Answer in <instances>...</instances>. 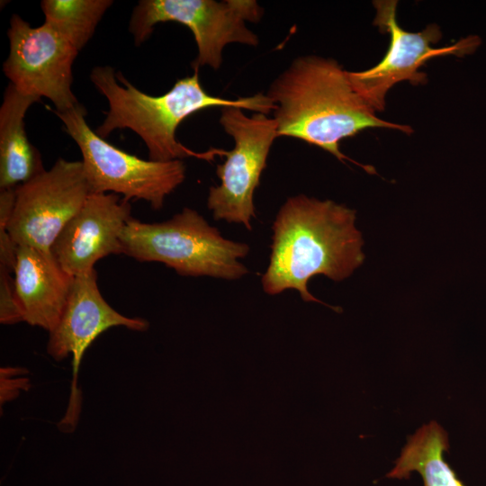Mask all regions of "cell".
I'll return each instance as SVG.
<instances>
[{"label": "cell", "instance_id": "cell-1", "mask_svg": "<svg viewBox=\"0 0 486 486\" xmlns=\"http://www.w3.org/2000/svg\"><path fill=\"white\" fill-rule=\"evenodd\" d=\"M355 221L356 212L343 204L304 194L289 197L272 225L271 254L261 279L264 292L275 295L294 289L304 302L340 312L314 297L308 283L318 274L341 281L362 265L363 239Z\"/></svg>", "mask_w": 486, "mask_h": 486}, {"label": "cell", "instance_id": "cell-2", "mask_svg": "<svg viewBox=\"0 0 486 486\" xmlns=\"http://www.w3.org/2000/svg\"><path fill=\"white\" fill-rule=\"evenodd\" d=\"M266 95L274 103L278 136L300 139L344 162L356 163L339 150V142L369 128H387L410 134L408 125L383 121L356 91L337 60L301 56L270 84Z\"/></svg>", "mask_w": 486, "mask_h": 486}, {"label": "cell", "instance_id": "cell-3", "mask_svg": "<svg viewBox=\"0 0 486 486\" xmlns=\"http://www.w3.org/2000/svg\"><path fill=\"white\" fill-rule=\"evenodd\" d=\"M90 80L109 104L105 119L95 132L105 139L117 129H130L143 140L148 159L153 161L184 158L211 161L216 156H226L227 151L221 148L196 152L177 140L176 131L179 124L201 110L238 107L268 114L276 109L274 103L262 93L235 100L209 94L202 86L199 69L178 79L169 91L157 96L139 90L121 71L110 66L94 67Z\"/></svg>", "mask_w": 486, "mask_h": 486}, {"label": "cell", "instance_id": "cell-4", "mask_svg": "<svg viewBox=\"0 0 486 486\" xmlns=\"http://www.w3.org/2000/svg\"><path fill=\"white\" fill-rule=\"evenodd\" d=\"M122 254L140 262H159L184 276L239 279L248 274L240 262L246 243L225 238L195 210L184 208L155 223L130 218L122 236Z\"/></svg>", "mask_w": 486, "mask_h": 486}, {"label": "cell", "instance_id": "cell-5", "mask_svg": "<svg viewBox=\"0 0 486 486\" xmlns=\"http://www.w3.org/2000/svg\"><path fill=\"white\" fill-rule=\"evenodd\" d=\"M66 132L77 144L91 193L122 194L126 201L144 200L155 210L185 179L182 159L145 160L109 143L94 131L86 120L81 104L66 112H56Z\"/></svg>", "mask_w": 486, "mask_h": 486}, {"label": "cell", "instance_id": "cell-6", "mask_svg": "<svg viewBox=\"0 0 486 486\" xmlns=\"http://www.w3.org/2000/svg\"><path fill=\"white\" fill-rule=\"evenodd\" d=\"M263 14L255 0H140L133 8L129 30L135 44L140 45L158 22L185 25L193 32L198 50L191 64L194 70L203 66L217 70L222 64L226 45H258V36L246 22H257Z\"/></svg>", "mask_w": 486, "mask_h": 486}, {"label": "cell", "instance_id": "cell-7", "mask_svg": "<svg viewBox=\"0 0 486 486\" xmlns=\"http://www.w3.org/2000/svg\"><path fill=\"white\" fill-rule=\"evenodd\" d=\"M220 123L231 136L234 147L217 166L219 185L209 190L207 207L216 220L239 223L251 230L256 217L254 192L274 140L279 137L277 123L266 114L248 116L238 107H222Z\"/></svg>", "mask_w": 486, "mask_h": 486}, {"label": "cell", "instance_id": "cell-8", "mask_svg": "<svg viewBox=\"0 0 486 486\" xmlns=\"http://www.w3.org/2000/svg\"><path fill=\"white\" fill-rule=\"evenodd\" d=\"M90 194L82 161L60 158L50 169L15 188L7 232L17 246L50 251Z\"/></svg>", "mask_w": 486, "mask_h": 486}, {"label": "cell", "instance_id": "cell-9", "mask_svg": "<svg viewBox=\"0 0 486 486\" xmlns=\"http://www.w3.org/2000/svg\"><path fill=\"white\" fill-rule=\"evenodd\" d=\"M7 35L3 71L17 90L48 98L59 112L78 104L72 92V66L79 51L68 39L46 22L32 27L18 14L12 15Z\"/></svg>", "mask_w": 486, "mask_h": 486}, {"label": "cell", "instance_id": "cell-10", "mask_svg": "<svg viewBox=\"0 0 486 486\" xmlns=\"http://www.w3.org/2000/svg\"><path fill=\"white\" fill-rule=\"evenodd\" d=\"M394 0L374 1L376 15L374 24L382 33H389L390 45L383 58L374 67L360 72L348 71L356 91L376 112L383 111L388 91L400 81L413 85L426 84L427 75L418 71L428 60L435 57L470 54L480 44V39L470 36L448 47L436 49L441 31L436 24H429L419 32L403 30L397 22Z\"/></svg>", "mask_w": 486, "mask_h": 486}, {"label": "cell", "instance_id": "cell-11", "mask_svg": "<svg viewBox=\"0 0 486 486\" xmlns=\"http://www.w3.org/2000/svg\"><path fill=\"white\" fill-rule=\"evenodd\" d=\"M112 327L145 331L148 322L141 318L126 317L116 311L102 296L95 269L75 276L74 284L61 317L49 332L47 353L56 361L72 356L73 378L68 405L58 423L62 432H72L81 409L77 385L78 370L86 349L103 332Z\"/></svg>", "mask_w": 486, "mask_h": 486}, {"label": "cell", "instance_id": "cell-12", "mask_svg": "<svg viewBox=\"0 0 486 486\" xmlns=\"http://www.w3.org/2000/svg\"><path fill=\"white\" fill-rule=\"evenodd\" d=\"M130 211V202L116 194L91 193L50 251L72 275L92 272L98 260L122 254L121 236Z\"/></svg>", "mask_w": 486, "mask_h": 486}, {"label": "cell", "instance_id": "cell-13", "mask_svg": "<svg viewBox=\"0 0 486 486\" xmlns=\"http://www.w3.org/2000/svg\"><path fill=\"white\" fill-rule=\"evenodd\" d=\"M14 274L22 321L51 331L67 304L75 276L51 251L22 246L17 248Z\"/></svg>", "mask_w": 486, "mask_h": 486}, {"label": "cell", "instance_id": "cell-14", "mask_svg": "<svg viewBox=\"0 0 486 486\" xmlns=\"http://www.w3.org/2000/svg\"><path fill=\"white\" fill-rule=\"evenodd\" d=\"M39 101L11 83L4 91L0 108V190L15 188L45 170L24 125L28 109Z\"/></svg>", "mask_w": 486, "mask_h": 486}, {"label": "cell", "instance_id": "cell-15", "mask_svg": "<svg viewBox=\"0 0 486 486\" xmlns=\"http://www.w3.org/2000/svg\"><path fill=\"white\" fill-rule=\"evenodd\" d=\"M449 442L446 431L436 421L421 426L412 436L388 478L408 479L418 472L424 486H465L444 459Z\"/></svg>", "mask_w": 486, "mask_h": 486}, {"label": "cell", "instance_id": "cell-16", "mask_svg": "<svg viewBox=\"0 0 486 486\" xmlns=\"http://www.w3.org/2000/svg\"><path fill=\"white\" fill-rule=\"evenodd\" d=\"M112 0H43L40 7L45 22L80 51L112 4Z\"/></svg>", "mask_w": 486, "mask_h": 486}, {"label": "cell", "instance_id": "cell-17", "mask_svg": "<svg viewBox=\"0 0 486 486\" xmlns=\"http://www.w3.org/2000/svg\"><path fill=\"white\" fill-rule=\"evenodd\" d=\"M13 272L0 266V322L15 324L22 321V315Z\"/></svg>", "mask_w": 486, "mask_h": 486}, {"label": "cell", "instance_id": "cell-18", "mask_svg": "<svg viewBox=\"0 0 486 486\" xmlns=\"http://www.w3.org/2000/svg\"><path fill=\"white\" fill-rule=\"evenodd\" d=\"M15 188L0 190V230H7L15 202Z\"/></svg>", "mask_w": 486, "mask_h": 486}]
</instances>
